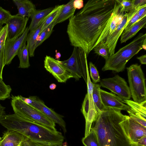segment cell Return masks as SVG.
<instances>
[{
    "label": "cell",
    "mask_w": 146,
    "mask_h": 146,
    "mask_svg": "<svg viewBox=\"0 0 146 146\" xmlns=\"http://www.w3.org/2000/svg\"><path fill=\"white\" fill-rule=\"evenodd\" d=\"M4 47L0 50V80H3L2 73L3 68L5 66L4 54Z\"/></svg>",
    "instance_id": "8d00e7d4"
},
{
    "label": "cell",
    "mask_w": 146,
    "mask_h": 146,
    "mask_svg": "<svg viewBox=\"0 0 146 146\" xmlns=\"http://www.w3.org/2000/svg\"><path fill=\"white\" fill-rule=\"evenodd\" d=\"M100 86L109 90L123 100H130L131 96L129 87L125 79L118 75L102 79Z\"/></svg>",
    "instance_id": "ba28073f"
},
{
    "label": "cell",
    "mask_w": 146,
    "mask_h": 146,
    "mask_svg": "<svg viewBox=\"0 0 146 146\" xmlns=\"http://www.w3.org/2000/svg\"><path fill=\"white\" fill-rule=\"evenodd\" d=\"M17 55L20 61L19 68H29L30 66L29 62V55L26 44L24 45L19 50Z\"/></svg>",
    "instance_id": "484cf974"
},
{
    "label": "cell",
    "mask_w": 146,
    "mask_h": 146,
    "mask_svg": "<svg viewBox=\"0 0 146 146\" xmlns=\"http://www.w3.org/2000/svg\"><path fill=\"white\" fill-rule=\"evenodd\" d=\"M62 146L61 145H60V146Z\"/></svg>",
    "instance_id": "816d5d0a"
},
{
    "label": "cell",
    "mask_w": 146,
    "mask_h": 146,
    "mask_svg": "<svg viewBox=\"0 0 146 146\" xmlns=\"http://www.w3.org/2000/svg\"><path fill=\"white\" fill-rule=\"evenodd\" d=\"M145 5L134 7L128 13L124 12L122 19L120 23L114 32L105 40V44L109 49L110 56L114 54L115 49L118 39L127 26L128 22L133 16Z\"/></svg>",
    "instance_id": "9c48e42d"
},
{
    "label": "cell",
    "mask_w": 146,
    "mask_h": 146,
    "mask_svg": "<svg viewBox=\"0 0 146 146\" xmlns=\"http://www.w3.org/2000/svg\"><path fill=\"white\" fill-rule=\"evenodd\" d=\"M27 138L17 131L7 130L3 133L0 146H20Z\"/></svg>",
    "instance_id": "ac0fdd59"
},
{
    "label": "cell",
    "mask_w": 146,
    "mask_h": 146,
    "mask_svg": "<svg viewBox=\"0 0 146 146\" xmlns=\"http://www.w3.org/2000/svg\"><path fill=\"white\" fill-rule=\"evenodd\" d=\"M82 141L85 146H100L96 133L92 128L88 134L82 138Z\"/></svg>",
    "instance_id": "4316f807"
},
{
    "label": "cell",
    "mask_w": 146,
    "mask_h": 146,
    "mask_svg": "<svg viewBox=\"0 0 146 146\" xmlns=\"http://www.w3.org/2000/svg\"><path fill=\"white\" fill-rule=\"evenodd\" d=\"M64 4L55 6L52 11L48 14L42 27L41 32L50 24L53 22L57 17Z\"/></svg>",
    "instance_id": "83f0119b"
},
{
    "label": "cell",
    "mask_w": 146,
    "mask_h": 146,
    "mask_svg": "<svg viewBox=\"0 0 146 146\" xmlns=\"http://www.w3.org/2000/svg\"><path fill=\"white\" fill-rule=\"evenodd\" d=\"M56 54L55 55V59L58 60H59L61 56V54L59 52H57V50H55Z\"/></svg>",
    "instance_id": "f6af8a7d"
},
{
    "label": "cell",
    "mask_w": 146,
    "mask_h": 146,
    "mask_svg": "<svg viewBox=\"0 0 146 146\" xmlns=\"http://www.w3.org/2000/svg\"><path fill=\"white\" fill-rule=\"evenodd\" d=\"M127 116L120 110L109 108L97 113L91 128L96 133L100 146H136L128 138L120 124Z\"/></svg>",
    "instance_id": "7a4b0ae2"
},
{
    "label": "cell",
    "mask_w": 146,
    "mask_h": 146,
    "mask_svg": "<svg viewBox=\"0 0 146 146\" xmlns=\"http://www.w3.org/2000/svg\"><path fill=\"white\" fill-rule=\"evenodd\" d=\"M56 87V85L54 83H52L49 86L50 89L52 90L55 89Z\"/></svg>",
    "instance_id": "bcb514c9"
},
{
    "label": "cell",
    "mask_w": 146,
    "mask_h": 146,
    "mask_svg": "<svg viewBox=\"0 0 146 146\" xmlns=\"http://www.w3.org/2000/svg\"><path fill=\"white\" fill-rule=\"evenodd\" d=\"M54 26L52 22L40 32L37 39L36 48L49 37L53 31V29Z\"/></svg>",
    "instance_id": "f1b7e54d"
},
{
    "label": "cell",
    "mask_w": 146,
    "mask_h": 146,
    "mask_svg": "<svg viewBox=\"0 0 146 146\" xmlns=\"http://www.w3.org/2000/svg\"><path fill=\"white\" fill-rule=\"evenodd\" d=\"M11 104L14 113L24 119L33 121L56 130L55 123L40 110L12 95Z\"/></svg>",
    "instance_id": "5b68a950"
},
{
    "label": "cell",
    "mask_w": 146,
    "mask_h": 146,
    "mask_svg": "<svg viewBox=\"0 0 146 146\" xmlns=\"http://www.w3.org/2000/svg\"><path fill=\"white\" fill-rule=\"evenodd\" d=\"M124 12L120 10V6L115 0L112 12L105 28L92 49L101 42L106 40L107 38L114 31L121 21Z\"/></svg>",
    "instance_id": "7c38bea8"
},
{
    "label": "cell",
    "mask_w": 146,
    "mask_h": 146,
    "mask_svg": "<svg viewBox=\"0 0 146 146\" xmlns=\"http://www.w3.org/2000/svg\"><path fill=\"white\" fill-rule=\"evenodd\" d=\"M20 146H49L39 144L33 142L27 138L21 143Z\"/></svg>",
    "instance_id": "74e56055"
},
{
    "label": "cell",
    "mask_w": 146,
    "mask_h": 146,
    "mask_svg": "<svg viewBox=\"0 0 146 146\" xmlns=\"http://www.w3.org/2000/svg\"><path fill=\"white\" fill-rule=\"evenodd\" d=\"M11 16L9 11L0 7V25L2 26L5 24Z\"/></svg>",
    "instance_id": "836d02e7"
},
{
    "label": "cell",
    "mask_w": 146,
    "mask_h": 146,
    "mask_svg": "<svg viewBox=\"0 0 146 146\" xmlns=\"http://www.w3.org/2000/svg\"><path fill=\"white\" fill-rule=\"evenodd\" d=\"M87 56L82 49L74 47L70 57L66 60L60 62L76 80H78L82 77L87 84Z\"/></svg>",
    "instance_id": "52a82bcc"
},
{
    "label": "cell",
    "mask_w": 146,
    "mask_h": 146,
    "mask_svg": "<svg viewBox=\"0 0 146 146\" xmlns=\"http://www.w3.org/2000/svg\"><path fill=\"white\" fill-rule=\"evenodd\" d=\"M142 48L144 49L145 50H146V38L144 39L142 44Z\"/></svg>",
    "instance_id": "7dc6e473"
},
{
    "label": "cell",
    "mask_w": 146,
    "mask_h": 146,
    "mask_svg": "<svg viewBox=\"0 0 146 146\" xmlns=\"http://www.w3.org/2000/svg\"><path fill=\"white\" fill-rule=\"evenodd\" d=\"M100 92L102 102L105 108L126 111L129 108L123 99L115 94L101 89Z\"/></svg>",
    "instance_id": "e0dca14e"
},
{
    "label": "cell",
    "mask_w": 146,
    "mask_h": 146,
    "mask_svg": "<svg viewBox=\"0 0 146 146\" xmlns=\"http://www.w3.org/2000/svg\"><path fill=\"white\" fill-rule=\"evenodd\" d=\"M12 91L11 86L6 84L2 80H0V100H4L11 97Z\"/></svg>",
    "instance_id": "4dcf8cb0"
},
{
    "label": "cell",
    "mask_w": 146,
    "mask_h": 146,
    "mask_svg": "<svg viewBox=\"0 0 146 146\" xmlns=\"http://www.w3.org/2000/svg\"><path fill=\"white\" fill-rule=\"evenodd\" d=\"M136 146H146V136L141 138L136 143Z\"/></svg>",
    "instance_id": "b9f144b4"
},
{
    "label": "cell",
    "mask_w": 146,
    "mask_h": 146,
    "mask_svg": "<svg viewBox=\"0 0 146 146\" xmlns=\"http://www.w3.org/2000/svg\"><path fill=\"white\" fill-rule=\"evenodd\" d=\"M1 26H1V25H0V27H1Z\"/></svg>",
    "instance_id": "f907efd6"
},
{
    "label": "cell",
    "mask_w": 146,
    "mask_h": 146,
    "mask_svg": "<svg viewBox=\"0 0 146 146\" xmlns=\"http://www.w3.org/2000/svg\"><path fill=\"white\" fill-rule=\"evenodd\" d=\"M28 104L40 110L49 118L58 124L64 133L66 132V124L62 116L47 107L44 102L36 96H30Z\"/></svg>",
    "instance_id": "4fadbf2b"
},
{
    "label": "cell",
    "mask_w": 146,
    "mask_h": 146,
    "mask_svg": "<svg viewBox=\"0 0 146 146\" xmlns=\"http://www.w3.org/2000/svg\"><path fill=\"white\" fill-rule=\"evenodd\" d=\"M114 5L88 13H77L69 18L67 33L71 44L82 49L88 56L107 23Z\"/></svg>",
    "instance_id": "6da1fadb"
},
{
    "label": "cell",
    "mask_w": 146,
    "mask_h": 146,
    "mask_svg": "<svg viewBox=\"0 0 146 146\" xmlns=\"http://www.w3.org/2000/svg\"><path fill=\"white\" fill-rule=\"evenodd\" d=\"M29 31L27 27L23 34L15 40L6 41L4 48V64H10L21 48L26 44L27 36Z\"/></svg>",
    "instance_id": "9a60e30c"
},
{
    "label": "cell",
    "mask_w": 146,
    "mask_h": 146,
    "mask_svg": "<svg viewBox=\"0 0 146 146\" xmlns=\"http://www.w3.org/2000/svg\"><path fill=\"white\" fill-rule=\"evenodd\" d=\"M48 15L42 21L40 25L37 28L34 30L30 31V32L27 34L26 38V41L27 42V46L28 48L29 55L30 57H33L34 56L37 39Z\"/></svg>",
    "instance_id": "44dd1931"
},
{
    "label": "cell",
    "mask_w": 146,
    "mask_h": 146,
    "mask_svg": "<svg viewBox=\"0 0 146 146\" xmlns=\"http://www.w3.org/2000/svg\"><path fill=\"white\" fill-rule=\"evenodd\" d=\"M73 6L76 9H80L84 7V1L82 0H75L73 2Z\"/></svg>",
    "instance_id": "f35d334b"
},
{
    "label": "cell",
    "mask_w": 146,
    "mask_h": 146,
    "mask_svg": "<svg viewBox=\"0 0 146 146\" xmlns=\"http://www.w3.org/2000/svg\"><path fill=\"white\" fill-rule=\"evenodd\" d=\"M129 108L127 111L129 116L146 127V100L139 103L130 100H123Z\"/></svg>",
    "instance_id": "2e32d148"
},
{
    "label": "cell",
    "mask_w": 146,
    "mask_h": 146,
    "mask_svg": "<svg viewBox=\"0 0 146 146\" xmlns=\"http://www.w3.org/2000/svg\"><path fill=\"white\" fill-rule=\"evenodd\" d=\"M137 13L140 19L146 16V5L141 8Z\"/></svg>",
    "instance_id": "ab89813d"
},
{
    "label": "cell",
    "mask_w": 146,
    "mask_h": 146,
    "mask_svg": "<svg viewBox=\"0 0 146 146\" xmlns=\"http://www.w3.org/2000/svg\"><path fill=\"white\" fill-rule=\"evenodd\" d=\"M62 146H67V143L66 142L64 143V144Z\"/></svg>",
    "instance_id": "c3c4849f"
},
{
    "label": "cell",
    "mask_w": 146,
    "mask_h": 146,
    "mask_svg": "<svg viewBox=\"0 0 146 146\" xmlns=\"http://www.w3.org/2000/svg\"><path fill=\"white\" fill-rule=\"evenodd\" d=\"M146 5V0H133V7H137Z\"/></svg>",
    "instance_id": "60d3db41"
},
{
    "label": "cell",
    "mask_w": 146,
    "mask_h": 146,
    "mask_svg": "<svg viewBox=\"0 0 146 146\" xmlns=\"http://www.w3.org/2000/svg\"><path fill=\"white\" fill-rule=\"evenodd\" d=\"M5 107L2 106L0 104V118L3 115L5 114Z\"/></svg>",
    "instance_id": "ee69618b"
},
{
    "label": "cell",
    "mask_w": 146,
    "mask_h": 146,
    "mask_svg": "<svg viewBox=\"0 0 146 146\" xmlns=\"http://www.w3.org/2000/svg\"><path fill=\"white\" fill-rule=\"evenodd\" d=\"M120 6V10L123 12L128 13L133 8V0H115Z\"/></svg>",
    "instance_id": "1f68e13d"
},
{
    "label": "cell",
    "mask_w": 146,
    "mask_h": 146,
    "mask_svg": "<svg viewBox=\"0 0 146 146\" xmlns=\"http://www.w3.org/2000/svg\"><path fill=\"white\" fill-rule=\"evenodd\" d=\"M74 0H71L67 4L63 5L53 23L55 25L61 23L74 15L76 9L73 6Z\"/></svg>",
    "instance_id": "603a6c76"
},
{
    "label": "cell",
    "mask_w": 146,
    "mask_h": 146,
    "mask_svg": "<svg viewBox=\"0 0 146 146\" xmlns=\"http://www.w3.org/2000/svg\"><path fill=\"white\" fill-rule=\"evenodd\" d=\"M141 19L140 18L137 13L128 22L123 32H125L129 30L134 25Z\"/></svg>",
    "instance_id": "d590c367"
},
{
    "label": "cell",
    "mask_w": 146,
    "mask_h": 146,
    "mask_svg": "<svg viewBox=\"0 0 146 146\" xmlns=\"http://www.w3.org/2000/svg\"><path fill=\"white\" fill-rule=\"evenodd\" d=\"M7 34V26L6 25L0 27V50L4 47Z\"/></svg>",
    "instance_id": "e575fe53"
},
{
    "label": "cell",
    "mask_w": 146,
    "mask_h": 146,
    "mask_svg": "<svg viewBox=\"0 0 146 146\" xmlns=\"http://www.w3.org/2000/svg\"><path fill=\"white\" fill-rule=\"evenodd\" d=\"M54 7H50L41 10H36L31 14L30 17L31 21L28 27L30 31L37 28L44 19L52 11Z\"/></svg>",
    "instance_id": "7402d4cb"
},
{
    "label": "cell",
    "mask_w": 146,
    "mask_h": 146,
    "mask_svg": "<svg viewBox=\"0 0 146 146\" xmlns=\"http://www.w3.org/2000/svg\"><path fill=\"white\" fill-rule=\"evenodd\" d=\"M0 124L7 130L17 131L35 142L49 146H59L64 137L57 130L36 122L27 120L15 113L5 114L0 118Z\"/></svg>",
    "instance_id": "3957f363"
},
{
    "label": "cell",
    "mask_w": 146,
    "mask_h": 146,
    "mask_svg": "<svg viewBox=\"0 0 146 146\" xmlns=\"http://www.w3.org/2000/svg\"><path fill=\"white\" fill-rule=\"evenodd\" d=\"M13 1L17 7V14L23 17H30L31 14L36 10L35 5L29 0H13Z\"/></svg>",
    "instance_id": "ffe728a7"
},
{
    "label": "cell",
    "mask_w": 146,
    "mask_h": 146,
    "mask_svg": "<svg viewBox=\"0 0 146 146\" xmlns=\"http://www.w3.org/2000/svg\"><path fill=\"white\" fill-rule=\"evenodd\" d=\"M95 53L101 56L106 60L110 56L109 49L103 40L96 45L93 49Z\"/></svg>",
    "instance_id": "f546056e"
},
{
    "label": "cell",
    "mask_w": 146,
    "mask_h": 146,
    "mask_svg": "<svg viewBox=\"0 0 146 146\" xmlns=\"http://www.w3.org/2000/svg\"><path fill=\"white\" fill-rule=\"evenodd\" d=\"M127 69L129 87L133 101L140 103L146 100V79L141 65L133 64Z\"/></svg>",
    "instance_id": "8992f818"
},
{
    "label": "cell",
    "mask_w": 146,
    "mask_h": 146,
    "mask_svg": "<svg viewBox=\"0 0 146 146\" xmlns=\"http://www.w3.org/2000/svg\"><path fill=\"white\" fill-rule=\"evenodd\" d=\"M146 16L136 23L129 30L123 32L121 36L120 41L122 43L133 37L141 29L146 27Z\"/></svg>",
    "instance_id": "cb8c5ba5"
},
{
    "label": "cell",
    "mask_w": 146,
    "mask_h": 146,
    "mask_svg": "<svg viewBox=\"0 0 146 146\" xmlns=\"http://www.w3.org/2000/svg\"><path fill=\"white\" fill-rule=\"evenodd\" d=\"M115 0H92L88 1L83 8L77 13L78 14L88 13L114 4Z\"/></svg>",
    "instance_id": "d6986e66"
},
{
    "label": "cell",
    "mask_w": 146,
    "mask_h": 146,
    "mask_svg": "<svg viewBox=\"0 0 146 146\" xmlns=\"http://www.w3.org/2000/svg\"><path fill=\"white\" fill-rule=\"evenodd\" d=\"M120 124L128 138L135 145L141 138L146 136V127L134 120L128 115Z\"/></svg>",
    "instance_id": "5bb4252c"
},
{
    "label": "cell",
    "mask_w": 146,
    "mask_h": 146,
    "mask_svg": "<svg viewBox=\"0 0 146 146\" xmlns=\"http://www.w3.org/2000/svg\"><path fill=\"white\" fill-rule=\"evenodd\" d=\"M89 66L90 76L94 83L100 82V76L96 67L92 62H89Z\"/></svg>",
    "instance_id": "d6a6232c"
},
{
    "label": "cell",
    "mask_w": 146,
    "mask_h": 146,
    "mask_svg": "<svg viewBox=\"0 0 146 146\" xmlns=\"http://www.w3.org/2000/svg\"><path fill=\"white\" fill-rule=\"evenodd\" d=\"M44 67L59 82L64 83L73 78L72 75L58 60L50 56L46 55L44 60Z\"/></svg>",
    "instance_id": "8fae6325"
},
{
    "label": "cell",
    "mask_w": 146,
    "mask_h": 146,
    "mask_svg": "<svg viewBox=\"0 0 146 146\" xmlns=\"http://www.w3.org/2000/svg\"><path fill=\"white\" fill-rule=\"evenodd\" d=\"M1 139H2V138L0 137V143H1Z\"/></svg>",
    "instance_id": "681fc988"
},
{
    "label": "cell",
    "mask_w": 146,
    "mask_h": 146,
    "mask_svg": "<svg viewBox=\"0 0 146 146\" xmlns=\"http://www.w3.org/2000/svg\"><path fill=\"white\" fill-rule=\"evenodd\" d=\"M146 33H140L133 41L109 56L102 68L103 71L112 70L117 72L123 71L127 62L143 49L142 44Z\"/></svg>",
    "instance_id": "277c9868"
},
{
    "label": "cell",
    "mask_w": 146,
    "mask_h": 146,
    "mask_svg": "<svg viewBox=\"0 0 146 146\" xmlns=\"http://www.w3.org/2000/svg\"><path fill=\"white\" fill-rule=\"evenodd\" d=\"M29 19L27 17H23L17 14L12 15L5 23L7 26L6 41H13L21 36L25 30Z\"/></svg>",
    "instance_id": "30bf717a"
},
{
    "label": "cell",
    "mask_w": 146,
    "mask_h": 146,
    "mask_svg": "<svg viewBox=\"0 0 146 146\" xmlns=\"http://www.w3.org/2000/svg\"><path fill=\"white\" fill-rule=\"evenodd\" d=\"M137 59L139 60L141 64H146V55L145 54L137 57Z\"/></svg>",
    "instance_id": "7bdbcfd3"
},
{
    "label": "cell",
    "mask_w": 146,
    "mask_h": 146,
    "mask_svg": "<svg viewBox=\"0 0 146 146\" xmlns=\"http://www.w3.org/2000/svg\"><path fill=\"white\" fill-rule=\"evenodd\" d=\"M100 84L94 83L92 97L97 113L99 111L103 110L106 108L102 102L100 92Z\"/></svg>",
    "instance_id": "d4e9b609"
}]
</instances>
